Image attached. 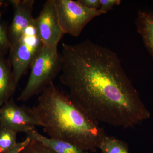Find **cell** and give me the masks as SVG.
Wrapping results in <instances>:
<instances>
[{"label": "cell", "mask_w": 153, "mask_h": 153, "mask_svg": "<svg viewBox=\"0 0 153 153\" xmlns=\"http://www.w3.org/2000/svg\"><path fill=\"white\" fill-rule=\"evenodd\" d=\"M61 83L79 108L98 123L132 127L151 114L116 53L86 40L62 44Z\"/></svg>", "instance_id": "cell-1"}, {"label": "cell", "mask_w": 153, "mask_h": 153, "mask_svg": "<svg viewBox=\"0 0 153 153\" xmlns=\"http://www.w3.org/2000/svg\"><path fill=\"white\" fill-rule=\"evenodd\" d=\"M30 110L49 137L71 143L88 152L99 149L106 135L99 123L53 83L42 91Z\"/></svg>", "instance_id": "cell-2"}, {"label": "cell", "mask_w": 153, "mask_h": 153, "mask_svg": "<svg viewBox=\"0 0 153 153\" xmlns=\"http://www.w3.org/2000/svg\"><path fill=\"white\" fill-rule=\"evenodd\" d=\"M62 57L57 47L43 46L30 68L31 72L25 88L18 98L19 101L27 102L41 94L61 71Z\"/></svg>", "instance_id": "cell-3"}, {"label": "cell", "mask_w": 153, "mask_h": 153, "mask_svg": "<svg viewBox=\"0 0 153 153\" xmlns=\"http://www.w3.org/2000/svg\"><path fill=\"white\" fill-rule=\"evenodd\" d=\"M34 21L18 41L11 45L8 60L16 88L22 76L27 73L44 46L36 31Z\"/></svg>", "instance_id": "cell-4"}, {"label": "cell", "mask_w": 153, "mask_h": 153, "mask_svg": "<svg viewBox=\"0 0 153 153\" xmlns=\"http://www.w3.org/2000/svg\"><path fill=\"white\" fill-rule=\"evenodd\" d=\"M58 21L64 34L78 37L86 25L101 16L99 10L85 7L77 1L55 0Z\"/></svg>", "instance_id": "cell-5"}, {"label": "cell", "mask_w": 153, "mask_h": 153, "mask_svg": "<svg viewBox=\"0 0 153 153\" xmlns=\"http://www.w3.org/2000/svg\"><path fill=\"white\" fill-rule=\"evenodd\" d=\"M34 23L44 46L57 47L64 34L58 21L55 0L45 2Z\"/></svg>", "instance_id": "cell-6"}, {"label": "cell", "mask_w": 153, "mask_h": 153, "mask_svg": "<svg viewBox=\"0 0 153 153\" xmlns=\"http://www.w3.org/2000/svg\"><path fill=\"white\" fill-rule=\"evenodd\" d=\"M0 124L17 133L26 134L36 129V126H41L30 108L18 105L12 97L0 107Z\"/></svg>", "instance_id": "cell-7"}, {"label": "cell", "mask_w": 153, "mask_h": 153, "mask_svg": "<svg viewBox=\"0 0 153 153\" xmlns=\"http://www.w3.org/2000/svg\"><path fill=\"white\" fill-rule=\"evenodd\" d=\"M8 2L13 9V17L8 34L11 45H13L23 35L33 23L34 0H10Z\"/></svg>", "instance_id": "cell-8"}, {"label": "cell", "mask_w": 153, "mask_h": 153, "mask_svg": "<svg viewBox=\"0 0 153 153\" xmlns=\"http://www.w3.org/2000/svg\"><path fill=\"white\" fill-rule=\"evenodd\" d=\"M16 89L10 63L5 56L0 55V107L12 98Z\"/></svg>", "instance_id": "cell-9"}, {"label": "cell", "mask_w": 153, "mask_h": 153, "mask_svg": "<svg viewBox=\"0 0 153 153\" xmlns=\"http://www.w3.org/2000/svg\"><path fill=\"white\" fill-rule=\"evenodd\" d=\"M26 134L31 139L41 143L55 153H88L71 143L43 135L36 129Z\"/></svg>", "instance_id": "cell-10"}, {"label": "cell", "mask_w": 153, "mask_h": 153, "mask_svg": "<svg viewBox=\"0 0 153 153\" xmlns=\"http://www.w3.org/2000/svg\"><path fill=\"white\" fill-rule=\"evenodd\" d=\"M135 25L145 47L153 58V11H139Z\"/></svg>", "instance_id": "cell-11"}, {"label": "cell", "mask_w": 153, "mask_h": 153, "mask_svg": "<svg viewBox=\"0 0 153 153\" xmlns=\"http://www.w3.org/2000/svg\"><path fill=\"white\" fill-rule=\"evenodd\" d=\"M99 149L102 153H130L128 146L124 142L107 135L103 137Z\"/></svg>", "instance_id": "cell-12"}, {"label": "cell", "mask_w": 153, "mask_h": 153, "mask_svg": "<svg viewBox=\"0 0 153 153\" xmlns=\"http://www.w3.org/2000/svg\"><path fill=\"white\" fill-rule=\"evenodd\" d=\"M17 133L0 124V153L10 150L16 144Z\"/></svg>", "instance_id": "cell-13"}, {"label": "cell", "mask_w": 153, "mask_h": 153, "mask_svg": "<svg viewBox=\"0 0 153 153\" xmlns=\"http://www.w3.org/2000/svg\"><path fill=\"white\" fill-rule=\"evenodd\" d=\"M11 47L8 34V27L0 12V55L5 56L10 52Z\"/></svg>", "instance_id": "cell-14"}, {"label": "cell", "mask_w": 153, "mask_h": 153, "mask_svg": "<svg viewBox=\"0 0 153 153\" xmlns=\"http://www.w3.org/2000/svg\"><path fill=\"white\" fill-rule=\"evenodd\" d=\"M20 153H55L41 143L33 139Z\"/></svg>", "instance_id": "cell-15"}, {"label": "cell", "mask_w": 153, "mask_h": 153, "mask_svg": "<svg viewBox=\"0 0 153 153\" xmlns=\"http://www.w3.org/2000/svg\"><path fill=\"white\" fill-rule=\"evenodd\" d=\"M100 7L99 10L102 15L106 14L115 6L119 5L121 3L120 0H100Z\"/></svg>", "instance_id": "cell-16"}, {"label": "cell", "mask_w": 153, "mask_h": 153, "mask_svg": "<svg viewBox=\"0 0 153 153\" xmlns=\"http://www.w3.org/2000/svg\"><path fill=\"white\" fill-rule=\"evenodd\" d=\"M31 141V139L27 136L24 140L17 143L16 145L10 150L3 153H20Z\"/></svg>", "instance_id": "cell-17"}, {"label": "cell", "mask_w": 153, "mask_h": 153, "mask_svg": "<svg viewBox=\"0 0 153 153\" xmlns=\"http://www.w3.org/2000/svg\"><path fill=\"white\" fill-rule=\"evenodd\" d=\"M82 6L93 10H99L100 7V0H78Z\"/></svg>", "instance_id": "cell-18"}, {"label": "cell", "mask_w": 153, "mask_h": 153, "mask_svg": "<svg viewBox=\"0 0 153 153\" xmlns=\"http://www.w3.org/2000/svg\"><path fill=\"white\" fill-rule=\"evenodd\" d=\"M152 153H153V152H152Z\"/></svg>", "instance_id": "cell-19"}]
</instances>
